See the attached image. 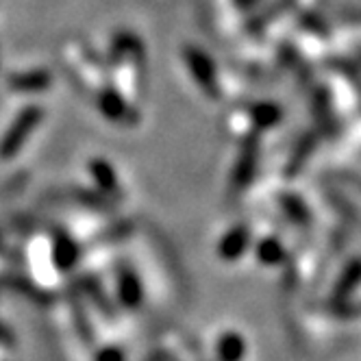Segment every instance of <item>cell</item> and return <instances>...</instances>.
Returning a JSON list of instances; mask_svg holds the SVG:
<instances>
[{
  "label": "cell",
  "mask_w": 361,
  "mask_h": 361,
  "mask_svg": "<svg viewBox=\"0 0 361 361\" xmlns=\"http://www.w3.org/2000/svg\"><path fill=\"white\" fill-rule=\"evenodd\" d=\"M39 120H42V109H37V107L24 109L18 116V120L13 122V126L7 131V135L3 137V142H0V157L3 159L13 157V154L20 150V146L24 144V140H27V135L39 124Z\"/></svg>",
  "instance_id": "1"
},
{
  "label": "cell",
  "mask_w": 361,
  "mask_h": 361,
  "mask_svg": "<svg viewBox=\"0 0 361 361\" xmlns=\"http://www.w3.org/2000/svg\"><path fill=\"white\" fill-rule=\"evenodd\" d=\"M48 83H50V74L44 70L13 74L9 79L11 90H20V92H39V90H46Z\"/></svg>",
  "instance_id": "2"
},
{
  "label": "cell",
  "mask_w": 361,
  "mask_h": 361,
  "mask_svg": "<svg viewBox=\"0 0 361 361\" xmlns=\"http://www.w3.org/2000/svg\"><path fill=\"white\" fill-rule=\"evenodd\" d=\"M248 244V233H246V228H235L233 233L226 235V240L222 242V248L220 252L226 257V259H233V257H238Z\"/></svg>",
  "instance_id": "3"
},
{
  "label": "cell",
  "mask_w": 361,
  "mask_h": 361,
  "mask_svg": "<svg viewBox=\"0 0 361 361\" xmlns=\"http://www.w3.org/2000/svg\"><path fill=\"white\" fill-rule=\"evenodd\" d=\"M100 111L105 114L107 118L111 120H122L124 114H126V107H124V102L116 96V94H102L100 96Z\"/></svg>",
  "instance_id": "4"
},
{
  "label": "cell",
  "mask_w": 361,
  "mask_h": 361,
  "mask_svg": "<svg viewBox=\"0 0 361 361\" xmlns=\"http://www.w3.org/2000/svg\"><path fill=\"white\" fill-rule=\"evenodd\" d=\"M220 355L224 361H238L244 355V342L238 335H226L220 342Z\"/></svg>",
  "instance_id": "5"
},
{
  "label": "cell",
  "mask_w": 361,
  "mask_h": 361,
  "mask_svg": "<svg viewBox=\"0 0 361 361\" xmlns=\"http://www.w3.org/2000/svg\"><path fill=\"white\" fill-rule=\"evenodd\" d=\"M120 294H122V300L126 305H135L140 302V283L133 274H124L120 279Z\"/></svg>",
  "instance_id": "6"
},
{
  "label": "cell",
  "mask_w": 361,
  "mask_h": 361,
  "mask_svg": "<svg viewBox=\"0 0 361 361\" xmlns=\"http://www.w3.org/2000/svg\"><path fill=\"white\" fill-rule=\"evenodd\" d=\"M94 176L100 180L102 190H107V192L116 190V176H114V172H111V168L107 164H94Z\"/></svg>",
  "instance_id": "7"
},
{
  "label": "cell",
  "mask_w": 361,
  "mask_h": 361,
  "mask_svg": "<svg viewBox=\"0 0 361 361\" xmlns=\"http://www.w3.org/2000/svg\"><path fill=\"white\" fill-rule=\"evenodd\" d=\"M55 257H57V264H59L61 268H70L72 262H74V248L70 246V242L61 240V242L57 244Z\"/></svg>",
  "instance_id": "8"
},
{
  "label": "cell",
  "mask_w": 361,
  "mask_h": 361,
  "mask_svg": "<svg viewBox=\"0 0 361 361\" xmlns=\"http://www.w3.org/2000/svg\"><path fill=\"white\" fill-rule=\"evenodd\" d=\"M361 279V264H355L353 266V270L348 272V279H344V283H342V286H340V290H338V296H344V292H348L353 286H355V283Z\"/></svg>",
  "instance_id": "9"
},
{
  "label": "cell",
  "mask_w": 361,
  "mask_h": 361,
  "mask_svg": "<svg viewBox=\"0 0 361 361\" xmlns=\"http://www.w3.org/2000/svg\"><path fill=\"white\" fill-rule=\"evenodd\" d=\"M259 252H262V255L266 257V262H279L276 257H281V246H279L276 242L268 240L266 244H262Z\"/></svg>",
  "instance_id": "10"
},
{
  "label": "cell",
  "mask_w": 361,
  "mask_h": 361,
  "mask_svg": "<svg viewBox=\"0 0 361 361\" xmlns=\"http://www.w3.org/2000/svg\"><path fill=\"white\" fill-rule=\"evenodd\" d=\"M98 361H124L122 353L120 350H114V348H107L98 355Z\"/></svg>",
  "instance_id": "11"
}]
</instances>
